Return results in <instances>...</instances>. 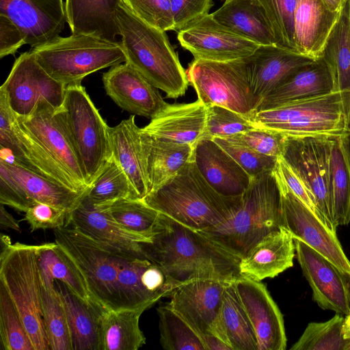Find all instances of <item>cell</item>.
Wrapping results in <instances>:
<instances>
[{
    "mask_svg": "<svg viewBox=\"0 0 350 350\" xmlns=\"http://www.w3.org/2000/svg\"><path fill=\"white\" fill-rule=\"evenodd\" d=\"M54 235L81 271L94 302L105 311H145L178 286L148 258L114 252L71 226L54 229Z\"/></svg>",
    "mask_w": 350,
    "mask_h": 350,
    "instance_id": "cell-1",
    "label": "cell"
},
{
    "mask_svg": "<svg viewBox=\"0 0 350 350\" xmlns=\"http://www.w3.org/2000/svg\"><path fill=\"white\" fill-rule=\"evenodd\" d=\"M141 245L146 256L178 285L196 280L230 282L242 278L241 258L162 213L149 241Z\"/></svg>",
    "mask_w": 350,
    "mask_h": 350,
    "instance_id": "cell-2",
    "label": "cell"
},
{
    "mask_svg": "<svg viewBox=\"0 0 350 350\" xmlns=\"http://www.w3.org/2000/svg\"><path fill=\"white\" fill-rule=\"evenodd\" d=\"M241 197L226 196L216 191L191 160L142 200L177 222L204 231L232 217L241 206Z\"/></svg>",
    "mask_w": 350,
    "mask_h": 350,
    "instance_id": "cell-3",
    "label": "cell"
},
{
    "mask_svg": "<svg viewBox=\"0 0 350 350\" xmlns=\"http://www.w3.org/2000/svg\"><path fill=\"white\" fill-rule=\"evenodd\" d=\"M116 18L126 62L167 98L184 96L189 83L187 72L165 31L144 23L123 1L118 6Z\"/></svg>",
    "mask_w": 350,
    "mask_h": 350,
    "instance_id": "cell-4",
    "label": "cell"
},
{
    "mask_svg": "<svg viewBox=\"0 0 350 350\" xmlns=\"http://www.w3.org/2000/svg\"><path fill=\"white\" fill-rule=\"evenodd\" d=\"M282 227L281 192L273 169L252 176L242 194L241 206L232 217L199 232L241 258L263 237Z\"/></svg>",
    "mask_w": 350,
    "mask_h": 350,
    "instance_id": "cell-5",
    "label": "cell"
},
{
    "mask_svg": "<svg viewBox=\"0 0 350 350\" xmlns=\"http://www.w3.org/2000/svg\"><path fill=\"white\" fill-rule=\"evenodd\" d=\"M0 283L16 306L34 350H50L42 311L37 245L1 237Z\"/></svg>",
    "mask_w": 350,
    "mask_h": 350,
    "instance_id": "cell-6",
    "label": "cell"
},
{
    "mask_svg": "<svg viewBox=\"0 0 350 350\" xmlns=\"http://www.w3.org/2000/svg\"><path fill=\"white\" fill-rule=\"evenodd\" d=\"M31 51L41 67L66 88L81 85L86 76L126 61L120 41L85 34L58 36Z\"/></svg>",
    "mask_w": 350,
    "mask_h": 350,
    "instance_id": "cell-7",
    "label": "cell"
},
{
    "mask_svg": "<svg viewBox=\"0 0 350 350\" xmlns=\"http://www.w3.org/2000/svg\"><path fill=\"white\" fill-rule=\"evenodd\" d=\"M350 103L339 92L256 112L257 127L287 136H342Z\"/></svg>",
    "mask_w": 350,
    "mask_h": 350,
    "instance_id": "cell-8",
    "label": "cell"
},
{
    "mask_svg": "<svg viewBox=\"0 0 350 350\" xmlns=\"http://www.w3.org/2000/svg\"><path fill=\"white\" fill-rule=\"evenodd\" d=\"M62 111L89 187L111 157L110 127L82 85L66 88Z\"/></svg>",
    "mask_w": 350,
    "mask_h": 350,
    "instance_id": "cell-9",
    "label": "cell"
},
{
    "mask_svg": "<svg viewBox=\"0 0 350 350\" xmlns=\"http://www.w3.org/2000/svg\"><path fill=\"white\" fill-rule=\"evenodd\" d=\"M246 58L228 62L194 59L186 72L198 99L206 106L224 107L252 120L258 104L251 89Z\"/></svg>",
    "mask_w": 350,
    "mask_h": 350,
    "instance_id": "cell-10",
    "label": "cell"
},
{
    "mask_svg": "<svg viewBox=\"0 0 350 350\" xmlns=\"http://www.w3.org/2000/svg\"><path fill=\"white\" fill-rule=\"evenodd\" d=\"M282 159L306 187L319 218L336 231L329 184L327 136H287Z\"/></svg>",
    "mask_w": 350,
    "mask_h": 350,
    "instance_id": "cell-11",
    "label": "cell"
},
{
    "mask_svg": "<svg viewBox=\"0 0 350 350\" xmlns=\"http://www.w3.org/2000/svg\"><path fill=\"white\" fill-rule=\"evenodd\" d=\"M66 87L52 78L38 63L32 52L21 53L0 88L14 114L26 118L37 107L48 104L60 109Z\"/></svg>",
    "mask_w": 350,
    "mask_h": 350,
    "instance_id": "cell-12",
    "label": "cell"
},
{
    "mask_svg": "<svg viewBox=\"0 0 350 350\" xmlns=\"http://www.w3.org/2000/svg\"><path fill=\"white\" fill-rule=\"evenodd\" d=\"M281 192L282 226L292 235L321 254L350 277V260L337 237L288 187L274 168Z\"/></svg>",
    "mask_w": 350,
    "mask_h": 350,
    "instance_id": "cell-13",
    "label": "cell"
},
{
    "mask_svg": "<svg viewBox=\"0 0 350 350\" xmlns=\"http://www.w3.org/2000/svg\"><path fill=\"white\" fill-rule=\"evenodd\" d=\"M0 159L20 165L74 190L71 178L56 164L42 146L17 123L5 96L0 92Z\"/></svg>",
    "mask_w": 350,
    "mask_h": 350,
    "instance_id": "cell-14",
    "label": "cell"
},
{
    "mask_svg": "<svg viewBox=\"0 0 350 350\" xmlns=\"http://www.w3.org/2000/svg\"><path fill=\"white\" fill-rule=\"evenodd\" d=\"M228 282L208 279L183 283L170 293L168 304L201 338L214 335L230 346L220 319L224 293Z\"/></svg>",
    "mask_w": 350,
    "mask_h": 350,
    "instance_id": "cell-15",
    "label": "cell"
},
{
    "mask_svg": "<svg viewBox=\"0 0 350 350\" xmlns=\"http://www.w3.org/2000/svg\"><path fill=\"white\" fill-rule=\"evenodd\" d=\"M17 123L46 150L56 164L71 178L79 191H85V183L75 149L60 109L48 104L39 105L26 118L15 116Z\"/></svg>",
    "mask_w": 350,
    "mask_h": 350,
    "instance_id": "cell-16",
    "label": "cell"
},
{
    "mask_svg": "<svg viewBox=\"0 0 350 350\" xmlns=\"http://www.w3.org/2000/svg\"><path fill=\"white\" fill-rule=\"evenodd\" d=\"M177 38L195 59L215 62L248 57L260 46L221 25L211 14L179 31Z\"/></svg>",
    "mask_w": 350,
    "mask_h": 350,
    "instance_id": "cell-17",
    "label": "cell"
},
{
    "mask_svg": "<svg viewBox=\"0 0 350 350\" xmlns=\"http://www.w3.org/2000/svg\"><path fill=\"white\" fill-rule=\"evenodd\" d=\"M295 255L320 308L346 316L350 312V277L327 258L294 238Z\"/></svg>",
    "mask_w": 350,
    "mask_h": 350,
    "instance_id": "cell-18",
    "label": "cell"
},
{
    "mask_svg": "<svg viewBox=\"0 0 350 350\" xmlns=\"http://www.w3.org/2000/svg\"><path fill=\"white\" fill-rule=\"evenodd\" d=\"M236 288L257 339V350H284L286 336L283 316L260 281L240 278Z\"/></svg>",
    "mask_w": 350,
    "mask_h": 350,
    "instance_id": "cell-19",
    "label": "cell"
},
{
    "mask_svg": "<svg viewBox=\"0 0 350 350\" xmlns=\"http://www.w3.org/2000/svg\"><path fill=\"white\" fill-rule=\"evenodd\" d=\"M102 79L106 94L132 115L152 119L168 104L159 89L127 62L111 67Z\"/></svg>",
    "mask_w": 350,
    "mask_h": 350,
    "instance_id": "cell-20",
    "label": "cell"
},
{
    "mask_svg": "<svg viewBox=\"0 0 350 350\" xmlns=\"http://www.w3.org/2000/svg\"><path fill=\"white\" fill-rule=\"evenodd\" d=\"M0 14L21 28L32 48L59 36L66 22L63 0H0Z\"/></svg>",
    "mask_w": 350,
    "mask_h": 350,
    "instance_id": "cell-21",
    "label": "cell"
},
{
    "mask_svg": "<svg viewBox=\"0 0 350 350\" xmlns=\"http://www.w3.org/2000/svg\"><path fill=\"white\" fill-rule=\"evenodd\" d=\"M67 225L114 252L135 258H148L141 243L149 241V239L124 229L101 208L85 201L83 198L68 213Z\"/></svg>",
    "mask_w": 350,
    "mask_h": 350,
    "instance_id": "cell-22",
    "label": "cell"
},
{
    "mask_svg": "<svg viewBox=\"0 0 350 350\" xmlns=\"http://www.w3.org/2000/svg\"><path fill=\"white\" fill-rule=\"evenodd\" d=\"M246 59L250 86L258 106L286 78L316 59L276 45H260Z\"/></svg>",
    "mask_w": 350,
    "mask_h": 350,
    "instance_id": "cell-23",
    "label": "cell"
},
{
    "mask_svg": "<svg viewBox=\"0 0 350 350\" xmlns=\"http://www.w3.org/2000/svg\"><path fill=\"white\" fill-rule=\"evenodd\" d=\"M193 160L206 181L224 196H241L251 183L252 176L213 139L197 142Z\"/></svg>",
    "mask_w": 350,
    "mask_h": 350,
    "instance_id": "cell-24",
    "label": "cell"
},
{
    "mask_svg": "<svg viewBox=\"0 0 350 350\" xmlns=\"http://www.w3.org/2000/svg\"><path fill=\"white\" fill-rule=\"evenodd\" d=\"M206 106L199 99L190 103L167 104L142 132L157 139L194 146L204 137Z\"/></svg>",
    "mask_w": 350,
    "mask_h": 350,
    "instance_id": "cell-25",
    "label": "cell"
},
{
    "mask_svg": "<svg viewBox=\"0 0 350 350\" xmlns=\"http://www.w3.org/2000/svg\"><path fill=\"white\" fill-rule=\"evenodd\" d=\"M295 255L293 238L282 227L247 250L240 260L239 272L242 277L256 281L272 278L293 267Z\"/></svg>",
    "mask_w": 350,
    "mask_h": 350,
    "instance_id": "cell-26",
    "label": "cell"
},
{
    "mask_svg": "<svg viewBox=\"0 0 350 350\" xmlns=\"http://www.w3.org/2000/svg\"><path fill=\"white\" fill-rule=\"evenodd\" d=\"M335 92L331 72L321 57L286 78L260 102L256 112Z\"/></svg>",
    "mask_w": 350,
    "mask_h": 350,
    "instance_id": "cell-27",
    "label": "cell"
},
{
    "mask_svg": "<svg viewBox=\"0 0 350 350\" xmlns=\"http://www.w3.org/2000/svg\"><path fill=\"white\" fill-rule=\"evenodd\" d=\"M111 156L127 176L139 199L150 192V184L135 115L109 128Z\"/></svg>",
    "mask_w": 350,
    "mask_h": 350,
    "instance_id": "cell-28",
    "label": "cell"
},
{
    "mask_svg": "<svg viewBox=\"0 0 350 350\" xmlns=\"http://www.w3.org/2000/svg\"><path fill=\"white\" fill-rule=\"evenodd\" d=\"M122 0H66L65 14L72 34L94 36L117 42L116 10Z\"/></svg>",
    "mask_w": 350,
    "mask_h": 350,
    "instance_id": "cell-29",
    "label": "cell"
},
{
    "mask_svg": "<svg viewBox=\"0 0 350 350\" xmlns=\"http://www.w3.org/2000/svg\"><path fill=\"white\" fill-rule=\"evenodd\" d=\"M339 14L331 11L323 0H297L295 32L299 53L314 59L321 57Z\"/></svg>",
    "mask_w": 350,
    "mask_h": 350,
    "instance_id": "cell-30",
    "label": "cell"
},
{
    "mask_svg": "<svg viewBox=\"0 0 350 350\" xmlns=\"http://www.w3.org/2000/svg\"><path fill=\"white\" fill-rule=\"evenodd\" d=\"M211 15L221 25L259 45L277 46L258 0H226Z\"/></svg>",
    "mask_w": 350,
    "mask_h": 350,
    "instance_id": "cell-31",
    "label": "cell"
},
{
    "mask_svg": "<svg viewBox=\"0 0 350 350\" xmlns=\"http://www.w3.org/2000/svg\"><path fill=\"white\" fill-rule=\"evenodd\" d=\"M141 142L150 191L157 189L193 160V146L157 139L142 131Z\"/></svg>",
    "mask_w": 350,
    "mask_h": 350,
    "instance_id": "cell-32",
    "label": "cell"
},
{
    "mask_svg": "<svg viewBox=\"0 0 350 350\" xmlns=\"http://www.w3.org/2000/svg\"><path fill=\"white\" fill-rule=\"evenodd\" d=\"M37 253L42 282L54 284L55 280H59L77 297L99 307L92 298L76 264L58 244L54 242L38 245Z\"/></svg>",
    "mask_w": 350,
    "mask_h": 350,
    "instance_id": "cell-33",
    "label": "cell"
},
{
    "mask_svg": "<svg viewBox=\"0 0 350 350\" xmlns=\"http://www.w3.org/2000/svg\"><path fill=\"white\" fill-rule=\"evenodd\" d=\"M321 57L334 81L335 92L350 103V0H346L323 49Z\"/></svg>",
    "mask_w": 350,
    "mask_h": 350,
    "instance_id": "cell-34",
    "label": "cell"
},
{
    "mask_svg": "<svg viewBox=\"0 0 350 350\" xmlns=\"http://www.w3.org/2000/svg\"><path fill=\"white\" fill-rule=\"evenodd\" d=\"M0 163L35 202L70 213L80 204L87 190H74L16 163L8 164L1 159Z\"/></svg>",
    "mask_w": 350,
    "mask_h": 350,
    "instance_id": "cell-35",
    "label": "cell"
},
{
    "mask_svg": "<svg viewBox=\"0 0 350 350\" xmlns=\"http://www.w3.org/2000/svg\"><path fill=\"white\" fill-rule=\"evenodd\" d=\"M58 287L67 314L73 350H98L100 319L105 310L85 303L64 284Z\"/></svg>",
    "mask_w": 350,
    "mask_h": 350,
    "instance_id": "cell-36",
    "label": "cell"
},
{
    "mask_svg": "<svg viewBox=\"0 0 350 350\" xmlns=\"http://www.w3.org/2000/svg\"><path fill=\"white\" fill-rule=\"evenodd\" d=\"M143 310L105 311L100 316L98 350H137L146 343L139 325Z\"/></svg>",
    "mask_w": 350,
    "mask_h": 350,
    "instance_id": "cell-37",
    "label": "cell"
},
{
    "mask_svg": "<svg viewBox=\"0 0 350 350\" xmlns=\"http://www.w3.org/2000/svg\"><path fill=\"white\" fill-rule=\"evenodd\" d=\"M329 184L335 226L350 222V165L341 136H327Z\"/></svg>",
    "mask_w": 350,
    "mask_h": 350,
    "instance_id": "cell-38",
    "label": "cell"
},
{
    "mask_svg": "<svg viewBox=\"0 0 350 350\" xmlns=\"http://www.w3.org/2000/svg\"><path fill=\"white\" fill-rule=\"evenodd\" d=\"M235 281L228 282L225 288L220 314L222 328L232 350H257L256 336Z\"/></svg>",
    "mask_w": 350,
    "mask_h": 350,
    "instance_id": "cell-39",
    "label": "cell"
},
{
    "mask_svg": "<svg viewBox=\"0 0 350 350\" xmlns=\"http://www.w3.org/2000/svg\"><path fill=\"white\" fill-rule=\"evenodd\" d=\"M83 199L96 206H102L118 200L139 198L124 170L111 156L88 187Z\"/></svg>",
    "mask_w": 350,
    "mask_h": 350,
    "instance_id": "cell-40",
    "label": "cell"
},
{
    "mask_svg": "<svg viewBox=\"0 0 350 350\" xmlns=\"http://www.w3.org/2000/svg\"><path fill=\"white\" fill-rule=\"evenodd\" d=\"M41 301L50 350H73L65 307L55 284L42 282Z\"/></svg>",
    "mask_w": 350,
    "mask_h": 350,
    "instance_id": "cell-41",
    "label": "cell"
},
{
    "mask_svg": "<svg viewBox=\"0 0 350 350\" xmlns=\"http://www.w3.org/2000/svg\"><path fill=\"white\" fill-rule=\"evenodd\" d=\"M97 207L124 229L149 239L160 213L142 199L118 200Z\"/></svg>",
    "mask_w": 350,
    "mask_h": 350,
    "instance_id": "cell-42",
    "label": "cell"
},
{
    "mask_svg": "<svg viewBox=\"0 0 350 350\" xmlns=\"http://www.w3.org/2000/svg\"><path fill=\"white\" fill-rule=\"evenodd\" d=\"M160 344L165 350H205L197 332L168 303L157 309Z\"/></svg>",
    "mask_w": 350,
    "mask_h": 350,
    "instance_id": "cell-43",
    "label": "cell"
},
{
    "mask_svg": "<svg viewBox=\"0 0 350 350\" xmlns=\"http://www.w3.org/2000/svg\"><path fill=\"white\" fill-rule=\"evenodd\" d=\"M345 317L336 314L325 322L308 323L291 350H347L350 339L342 334Z\"/></svg>",
    "mask_w": 350,
    "mask_h": 350,
    "instance_id": "cell-44",
    "label": "cell"
},
{
    "mask_svg": "<svg viewBox=\"0 0 350 350\" xmlns=\"http://www.w3.org/2000/svg\"><path fill=\"white\" fill-rule=\"evenodd\" d=\"M258 1L268 18L277 46L299 53L295 32V14L297 0Z\"/></svg>",
    "mask_w": 350,
    "mask_h": 350,
    "instance_id": "cell-45",
    "label": "cell"
},
{
    "mask_svg": "<svg viewBox=\"0 0 350 350\" xmlns=\"http://www.w3.org/2000/svg\"><path fill=\"white\" fill-rule=\"evenodd\" d=\"M0 336L5 350H34L20 314L0 283Z\"/></svg>",
    "mask_w": 350,
    "mask_h": 350,
    "instance_id": "cell-46",
    "label": "cell"
},
{
    "mask_svg": "<svg viewBox=\"0 0 350 350\" xmlns=\"http://www.w3.org/2000/svg\"><path fill=\"white\" fill-rule=\"evenodd\" d=\"M257 128L243 115L216 105L206 106V122L203 137H226Z\"/></svg>",
    "mask_w": 350,
    "mask_h": 350,
    "instance_id": "cell-47",
    "label": "cell"
},
{
    "mask_svg": "<svg viewBox=\"0 0 350 350\" xmlns=\"http://www.w3.org/2000/svg\"><path fill=\"white\" fill-rule=\"evenodd\" d=\"M213 139L251 176L273 170L275 166L278 158L256 152L234 136L214 137Z\"/></svg>",
    "mask_w": 350,
    "mask_h": 350,
    "instance_id": "cell-48",
    "label": "cell"
},
{
    "mask_svg": "<svg viewBox=\"0 0 350 350\" xmlns=\"http://www.w3.org/2000/svg\"><path fill=\"white\" fill-rule=\"evenodd\" d=\"M146 24L163 31H174L170 0H122Z\"/></svg>",
    "mask_w": 350,
    "mask_h": 350,
    "instance_id": "cell-49",
    "label": "cell"
},
{
    "mask_svg": "<svg viewBox=\"0 0 350 350\" xmlns=\"http://www.w3.org/2000/svg\"><path fill=\"white\" fill-rule=\"evenodd\" d=\"M233 136L256 152L275 158L281 157L286 138L280 132L260 127Z\"/></svg>",
    "mask_w": 350,
    "mask_h": 350,
    "instance_id": "cell-50",
    "label": "cell"
},
{
    "mask_svg": "<svg viewBox=\"0 0 350 350\" xmlns=\"http://www.w3.org/2000/svg\"><path fill=\"white\" fill-rule=\"evenodd\" d=\"M68 213L51 205L36 202L25 212L24 220L29 225L31 231L55 229L66 225Z\"/></svg>",
    "mask_w": 350,
    "mask_h": 350,
    "instance_id": "cell-51",
    "label": "cell"
},
{
    "mask_svg": "<svg viewBox=\"0 0 350 350\" xmlns=\"http://www.w3.org/2000/svg\"><path fill=\"white\" fill-rule=\"evenodd\" d=\"M174 31L178 32L208 14L213 0H170Z\"/></svg>",
    "mask_w": 350,
    "mask_h": 350,
    "instance_id": "cell-52",
    "label": "cell"
},
{
    "mask_svg": "<svg viewBox=\"0 0 350 350\" xmlns=\"http://www.w3.org/2000/svg\"><path fill=\"white\" fill-rule=\"evenodd\" d=\"M0 202L18 211L26 212L35 203L0 163Z\"/></svg>",
    "mask_w": 350,
    "mask_h": 350,
    "instance_id": "cell-53",
    "label": "cell"
},
{
    "mask_svg": "<svg viewBox=\"0 0 350 350\" xmlns=\"http://www.w3.org/2000/svg\"><path fill=\"white\" fill-rule=\"evenodd\" d=\"M26 44L21 28L8 16L0 14V57L14 55Z\"/></svg>",
    "mask_w": 350,
    "mask_h": 350,
    "instance_id": "cell-54",
    "label": "cell"
},
{
    "mask_svg": "<svg viewBox=\"0 0 350 350\" xmlns=\"http://www.w3.org/2000/svg\"><path fill=\"white\" fill-rule=\"evenodd\" d=\"M275 168L291 191L319 217L315 205L304 183L281 157L278 158Z\"/></svg>",
    "mask_w": 350,
    "mask_h": 350,
    "instance_id": "cell-55",
    "label": "cell"
},
{
    "mask_svg": "<svg viewBox=\"0 0 350 350\" xmlns=\"http://www.w3.org/2000/svg\"><path fill=\"white\" fill-rule=\"evenodd\" d=\"M0 225L1 228H11L14 230L21 232L18 221L5 210L4 205L1 204L0 208Z\"/></svg>",
    "mask_w": 350,
    "mask_h": 350,
    "instance_id": "cell-56",
    "label": "cell"
},
{
    "mask_svg": "<svg viewBox=\"0 0 350 350\" xmlns=\"http://www.w3.org/2000/svg\"><path fill=\"white\" fill-rule=\"evenodd\" d=\"M202 340L205 350H232L229 345L214 335L206 336Z\"/></svg>",
    "mask_w": 350,
    "mask_h": 350,
    "instance_id": "cell-57",
    "label": "cell"
},
{
    "mask_svg": "<svg viewBox=\"0 0 350 350\" xmlns=\"http://www.w3.org/2000/svg\"><path fill=\"white\" fill-rule=\"evenodd\" d=\"M342 146L350 165V106L347 113L346 132L341 136Z\"/></svg>",
    "mask_w": 350,
    "mask_h": 350,
    "instance_id": "cell-58",
    "label": "cell"
},
{
    "mask_svg": "<svg viewBox=\"0 0 350 350\" xmlns=\"http://www.w3.org/2000/svg\"><path fill=\"white\" fill-rule=\"evenodd\" d=\"M346 0H323L326 6L334 12H339Z\"/></svg>",
    "mask_w": 350,
    "mask_h": 350,
    "instance_id": "cell-59",
    "label": "cell"
},
{
    "mask_svg": "<svg viewBox=\"0 0 350 350\" xmlns=\"http://www.w3.org/2000/svg\"><path fill=\"white\" fill-rule=\"evenodd\" d=\"M342 334L345 338L350 339V312L345 317Z\"/></svg>",
    "mask_w": 350,
    "mask_h": 350,
    "instance_id": "cell-60",
    "label": "cell"
},
{
    "mask_svg": "<svg viewBox=\"0 0 350 350\" xmlns=\"http://www.w3.org/2000/svg\"><path fill=\"white\" fill-rule=\"evenodd\" d=\"M347 350H350V342L347 347Z\"/></svg>",
    "mask_w": 350,
    "mask_h": 350,
    "instance_id": "cell-61",
    "label": "cell"
},
{
    "mask_svg": "<svg viewBox=\"0 0 350 350\" xmlns=\"http://www.w3.org/2000/svg\"></svg>",
    "mask_w": 350,
    "mask_h": 350,
    "instance_id": "cell-62",
    "label": "cell"
}]
</instances>
